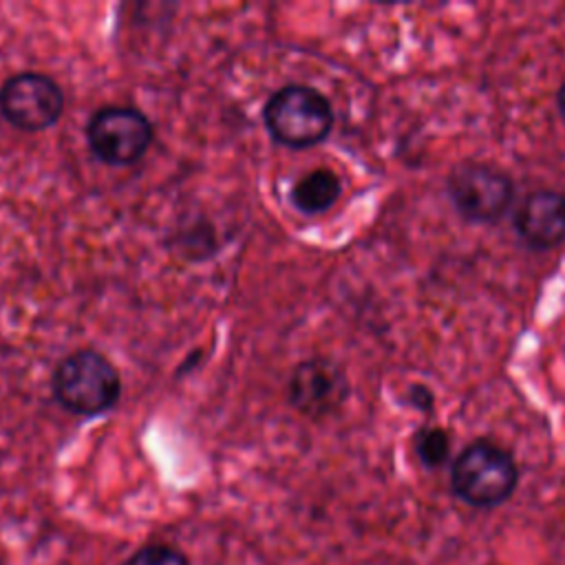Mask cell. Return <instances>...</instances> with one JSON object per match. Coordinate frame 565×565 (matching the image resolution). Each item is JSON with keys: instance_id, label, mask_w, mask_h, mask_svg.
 <instances>
[{"instance_id": "obj_8", "label": "cell", "mask_w": 565, "mask_h": 565, "mask_svg": "<svg viewBox=\"0 0 565 565\" xmlns=\"http://www.w3.org/2000/svg\"><path fill=\"white\" fill-rule=\"evenodd\" d=\"M519 238L534 249H552L565 241V194L556 190L532 192L514 212Z\"/></svg>"}, {"instance_id": "obj_13", "label": "cell", "mask_w": 565, "mask_h": 565, "mask_svg": "<svg viewBox=\"0 0 565 565\" xmlns=\"http://www.w3.org/2000/svg\"><path fill=\"white\" fill-rule=\"evenodd\" d=\"M558 113H561V117H563V121H565V82H563V86L558 88Z\"/></svg>"}, {"instance_id": "obj_11", "label": "cell", "mask_w": 565, "mask_h": 565, "mask_svg": "<svg viewBox=\"0 0 565 565\" xmlns=\"http://www.w3.org/2000/svg\"><path fill=\"white\" fill-rule=\"evenodd\" d=\"M124 565H190L188 556L168 543H146L137 547Z\"/></svg>"}, {"instance_id": "obj_12", "label": "cell", "mask_w": 565, "mask_h": 565, "mask_svg": "<svg viewBox=\"0 0 565 565\" xmlns=\"http://www.w3.org/2000/svg\"><path fill=\"white\" fill-rule=\"evenodd\" d=\"M408 402H411V406H415V408H419V411L430 413V406H433V393L428 391V386L415 384V386L408 391Z\"/></svg>"}, {"instance_id": "obj_5", "label": "cell", "mask_w": 565, "mask_h": 565, "mask_svg": "<svg viewBox=\"0 0 565 565\" xmlns=\"http://www.w3.org/2000/svg\"><path fill=\"white\" fill-rule=\"evenodd\" d=\"M448 199L470 223H497L510 207L514 185L505 172L483 161H463L446 181Z\"/></svg>"}, {"instance_id": "obj_7", "label": "cell", "mask_w": 565, "mask_h": 565, "mask_svg": "<svg viewBox=\"0 0 565 565\" xmlns=\"http://www.w3.org/2000/svg\"><path fill=\"white\" fill-rule=\"evenodd\" d=\"M351 386L347 373L327 358L300 362L287 382L289 404L307 417L333 415L349 397Z\"/></svg>"}, {"instance_id": "obj_2", "label": "cell", "mask_w": 565, "mask_h": 565, "mask_svg": "<svg viewBox=\"0 0 565 565\" xmlns=\"http://www.w3.org/2000/svg\"><path fill=\"white\" fill-rule=\"evenodd\" d=\"M263 121L274 141L289 148H309L331 132L333 108L318 88L287 84L265 102Z\"/></svg>"}, {"instance_id": "obj_9", "label": "cell", "mask_w": 565, "mask_h": 565, "mask_svg": "<svg viewBox=\"0 0 565 565\" xmlns=\"http://www.w3.org/2000/svg\"><path fill=\"white\" fill-rule=\"evenodd\" d=\"M342 183L335 172L327 168H316L300 177L291 188V205L302 214L327 212L340 196Z\"/></svg>"}, {"instance_id": "obj_4", "label": "cell", "mask_w": 565, "mask_h": 565, "mask_svg": "<svg viewBox=\"0 0 565 565\" xmlns=\"http://www.w3.org/2000/svg\"><path fill=\"white\" fill-rule=\"evenodd\" d=\"M152 121L132 106H104L86 124L90 152L106 166H132L152 146Z\"/></svg>"}, {"instance_id": "obj_10", "label": "cell", "mask_w": 565, "mask_h": 565, "mask_svg": "<svg viewBox=\"0 0 565 565\" xmlns=\"http://www.w3.org/2000/svg\"><path fill=\"white\" fill-rule=\"evenodd\" d=\"M415 452L426 468H439L450 455V437L444 428H424L415 437Z\"/></svg>"}, {"instance_id": "obj_1", "label": "cell", "mask_w": 565, "mask_h": 565, "mask_svg": "<svg viewBox=\"0 0 565 565\" xmlns=\"http://www.w3.org/2000/svg\"><path fill=\"white\" fill-rule=\"evenodd\" d=\"M51 386L62 408L86 417L108 413L121 395L119 371L104 353L93 349H79L62 358Z\"/></svg>"}, {"instance_id": "obj_3", "label": "cell", "mask_w": 565, "mask_h": 565, "mask_svg": "<svg viewBox=\"0 0 565 565\" xmlns=\"http://www.w3.org/2000/svg\"><path fill=\"white\" fill-rule=\"evenodd\" d=\"M519 470L508 450L479 439L466 446L452 463L450 483L455 494L475 508H494L512 497Z\"/></svg>"}, {"instance_id": "obj_6", "label": "cell", "mask_w": 565, "mask_h": 565, "mask_svg": "<svg viewBox=\"0 0 565 565\" xmlns=\"http://www.w3.org/2000/svg\"><path fill=\"white\" fill-rule=\"evenodd\" d=\"M0 113L13 128L40 132L62 117L64 93L49 75L18 73L0 88Z\"/></svg>"}]
</instances>
